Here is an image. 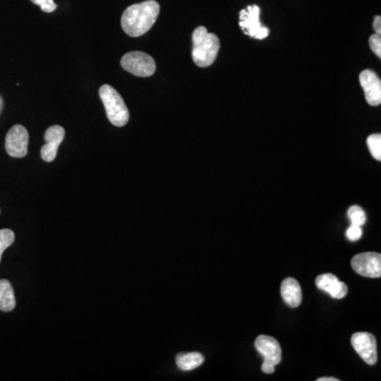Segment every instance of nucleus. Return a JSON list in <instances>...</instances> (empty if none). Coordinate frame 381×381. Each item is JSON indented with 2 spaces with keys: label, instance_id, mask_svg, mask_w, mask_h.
I'll return each instance as SVG.
<instances>
[{
  "label": "nucleus",
  "instance_id": "obj_1",
  "mask_svg": "<svg viewBox=\"0 0 381 381\" xmlns=\"http://www.w3.org/2000/svg\"><path fill=\"white\" fill-rule=\"evenodd\" d=\"M159 12V3L155 0L131 5L122 15V29L131 38L144 36L154 26Z\"/></svg>",
  "mask_w": 381,
  "mask_h": 381
},
{
  "label": "nucleus",
  "instance_id": "obj_2",
  "mask_svg": "<svg viewBox=\"0 0 381 381\" xmlns=\"http://www.w3.org/2000/svg\"><path fill=\"white\" fill-rule=\"evenodd\" d=\"M192 57L194 63L201 68L212 65L218 57L220 42L218 36L209 33L205 27H198L193 32Z\"/></svg>",
  "mask_w": 381,
  "mask_h": 381
},
{
  "label": "nucleus",
  "instance_id": "obj_3",
  "mask_svg": "<svg viewBox=\"0 0 381 381\" xmlns=\"http://www.w3.org/2000/svg\"><path fill=\"white\" fill-rule=\"evenodd\" d=\"M98 96L103 102L110 123L118 127L127 125L129 121V110L121 94L110 85H103L98 90Z\"/></svg>",
  "mask_w": 381,
  "mask_h": 381
},
{
  "label": "nucleus",
  "instance_id": "obj_4",
  "mask_svg": "<svg viewBox=\"0 0 381 381\" xmlns=\"http://www.w3.org/2000/svg\"><path fill=\"white\" fill-rule=\"evenodd\" d=\"M122 68L139 77H152L156 63L150 54L141 51L129 52L121 59Z\"/></svg>",
  "mask_w": 381,
  "mask_h": 381
},
{
  "label": "nucleus",
  "instance_id": "obj_5",
  "mask_svg": "<svg viewBox=\"0 0 381 381\" xmlns=\"http://www.w3.org/2000/svg\"><path fill=\"white\" fill-rule=\"evenodd\" d=\"M261 9L257 5H249L239 13V26L241 30L255 40H264L269 36V29L260 21Z\"/></svg>",
  "mask_w": 381,
  "mask_h": 381
},
{
  "label": "nucleus",
  "instance_id": "obj_6",
  "mask_svg": "<svg viewBox=\"0 0 381 381\" xmlns=\"http://www.w3.org/2000/svg\"><path fill=\"white\" fill-rule=\"evenodd\" d=\"M29 133L23 125H14L5 137V150L9 156L24 158L28 154Z\"/></svg>",
  "mask_w": 381,
  "mask_h": 381
},
{
  "label": "nucleus",
  "instance_id": "obj_7",
  "mask_svg": "<svg viewBox=\"0 0 381 381\" xmlns=\"http://www.w3.org/2000/svg\"><path fill=\"white\" fill-rule=\"evenodd\" d=\"M352 267L356 274L365 278H380L381 255L377 252H365L352 259Z\"/></svg>",
  "mask_w": 381,
  "mask_h": 381
},
{
  "label": "nucleus",
  "instance_id": "obj_8",
  "mask_svg": "<svg viewBox=\"0 0 381 381\" xmlns=\"http://www.w3.org/2000/svg\"><path fill=\"white\" fill-rule=\"evenodd\" d=\"M352 345H353L358 355L363 358V360L369 365H376L377 342L376 338L369 332H355L352 336Z\"/></svg>",
  "mask_w": 381,
  "mask_h": 381
},
{
  "label": "nucleus",
  "instance_id": "obj_9",
  "mask_svg": "<svg viewBox=\"0 0 381 381\" xmlns=\"http://www.w3.org/2000/svg\"><path fill=\"white\" fill-rule=\"evenodd\" d=\"M65 138V129L60 125H53L44 133L46 144L40 150L42 159L46 162H52L57 158L60 145Z\"/></svg>",
  "mask_w": 381,
  "mask_h": 381
},
{
  "label": "nucleus",
  "instance_id": "obj_10",
  "mask_svg": "<svg viewBox=\"0 0 381 381\" xmlns=\"http://www.w3.org/2000/svg\"><path fill=\"white\" fill-rule=\"evenodd\" d=\"M359 82L363 86L365 100L372 106H378L381 103V81L378 75L373 70H363L359 75Z\"/></svg>",
  "mask_w": 381,
  "mask_h": 381
},
{
  "label": "nucleus",
  "instance_id": "obj_11",
  "mask_svg": "<svg viewBox=\"0 0 381 381\" xmlns=\"http://www.w3.org/2000/svg\"><path fill=\"white\" fill-rule=\"evenodd\" d=\"M255 349L264 357V361L278 365L282 360L281 345L278 340L266 334H261L255 340Z\"/></svg>",
  "mask_w": 381,
  "mask_h": 381
},
{
  "label": "nucleus",
  "instance_id": "obj_12",
  "mask_svg": "<svg viewBox=\"0 0 381 381\" xmlns=\"http://www.w3.org/2000/svg\"><path fill=\"white\" fill-rule=\"evenodd\" d=\"M316 285L319 289L330 293V297L337 300L343 299L349 291L347 286L343 282H340L337 276L332 274L319 276L316 278Z\"/></svg>",
  "mask_w": 381,
  "mask_h": 381
},
{
  "label": "nucleus",
  "instance_id": "obj_13",
  "mask_svg": "<svg viewBox=\"0 0 381 381\" xmlns=\"http://www.w3.org/2000/svg\"><path fill=\"white\" fill-rule=\"evenodd\" d=\"M281 295L288 306L297 308L301 304V286L295 278H287L282 282Z\"/></svg>",
  "mask_w": 381,
  "mask_h": 381
},
{
  "label": "nucleus",
  "instance_id": "obj_14",
  "mask_svg": "<svg viewBox=\"0 0 381 381\" xmlns=\"http://www.w3.org/2000/svg\"><path fill=\"white\" fill-rule=\"evenodd\" d=\"M16 306L14 289L8 280H0V311H12Z\"/></svg>",
  "mask_w": 381,
  "mask_h": 381
},
{
  "label": "nucleus",
  "instance_id": "obj_15",
  "mask_svg": "<svg viewBox=\"0 0 381 381\" xmlns=\"http://www.w3.org/2000/svg\"><path fill=\"white\" fill-rule=\"evenodd\" d=\"M204 356L197 352L181 353L176 357V365L183 371H192L204 363Z\"/></svg>",
  "mask_w": 381,
  "mask_h": 381
},
{
  "label": "nucleus",
  "instance_id": "obj_16",
  "mask_svg": "<svg viewBox=\"0 0 381 381\" xmlns=\"http://www.w3.org/2000/svg\"><path fill=\"white\" fill-rule=\"evenodd\" d=\"M367 146L369 152L374 157L375 159L380 161L381 160V135L380 133H373L367 137Z\"/></svg>",
  "mask_w": 381,
  "mask_h": 381
},
{
  "label": "nucleus",
  "instance_id": "obj_17",
  "mask_svg": "<svg viewBox=\"0 0 381 381\" xmlns=\"http://www.w3.org/2000/svg\"><path fill=\"white\" fill-rule=\"evenodd\" d=\"M347 216L351 220L352 225L363 226L367 222V215L365 211L359 206H352L347 211Z\"/></svg>",
  "mask_w": 381,
  "mask_h": 381
},
{
  "label": "nucleus",
  "instance_id": "obj_18",
  "mask_svg": "<svg viewBox=\"0 0 381 381\" xmlns=\"http://www.w3.org/2000/svg\"><path fill=\"white\" fill-rule=\"evenodd\" d=\"M15 241V234L12 230L3 229L0 230V261L3 257V253L5 249L9 248Z\"/></svg>",
  "mask_w": 381,
  "mask_h": 381
},
{
  "label": "nucleus",
  "instance_id": "obj_19",
  "mask_svg": "<svg viewBox=\"0 0 381 381\" xmlns=\"http://www.w3.org/2000/svg\"><path fill=\"white\" fill-rule=\"evenodd\" d=\"M34 5H40L42 11L46 13H52L57 10V3L54 0H31Z\"/></svg>",
  "mask_w": 381,
  "mask_h": 381
},
{
  "label": "nucleus",
  "instance_id": "obj_20",
  "mask_svg": "<svg viewBox=\"0 0 381 381\" xmlns=\"http://www.w3.org/2000/svg\"><path fill=\"white\" fill-rule=\"evenodd\" d=\"M361 237H363V229L360 226L352 225L346 230V237L351 241H358L361 239Z\"/></svg>",
  "mask_w": 381,
  "mask_h": 381
},
{
  "label": "nucleus",
  "instance_id": "obj_21",
  "mask_svg": "<svg viewBox=\"0 0 381 381\" xmlns=\"http://www.w3.org/2000/svg\"><path fill=\"white\" fill-rule=\"evenodd\" d=\"M369 46H371V49L376 54L377 57H381V36L378 34L371 36L369 38Z\"/></svg>",
  "mask_w": 381,
  "mask_h": 381
},
{
  "label": "nucleus",
  "instance_id": "obj_22",
  "mask_svg": "<svg viewBox=\"0 0 381 381\" xmlns=\"http://www.w3.org/2000/svg\"><path fill=\"white\" fill-rule=\"evenodd\" d=\"M274 367L276 365H272V363H267V361H264L262 365V371L266 374H272L274 372Z\"/></svg>",
  "mask_w": 381,
  "mask_h": 381
},
{
  "label": "nucleus",
  "instance_id": "obj_23",
  "mask_svg": "<svg viewBox=\"0 0 381 381\" xmlns=\"http://www.w3.org/2000/svg\"><path fill=\"white\" fill-rule=\"evenodd\" d=\"M373 28H374L375 34H381V17L376 16L374 18V24H373Z\"/></svg>",
  "mask_w": 381,
  "mask_h": 381
},
{
  "label": "nucleus",
  "instance_id": "obj_24",
  "mask_svg": "<svg viewBox=\"0 0 381 381\" xmlns=\"http://www.w3.org/2000/svg\"><path fill=\"white\" fill-rule=\"evenodd\" d=\"M318 381H338V379L334 377H322V378H319Z\"/></svg>",
  "mask_w": 381,
  "mask_h": 381
},
{
  "label": "nucleus",
  "instance_id": "obj_25",
  "mask_svg": "<svg viewBox=\"0 0 381 381\" xmlns=\"http://www.w3.org/2000/svg\"><path fill=\"white\" fill-rule=\"evenodd\" d=\"M3 98H1V96H0V114L3 113Z\"/></svg>",
  "mask_w": 381,
  "mask_h": 381
}]
</instances>
